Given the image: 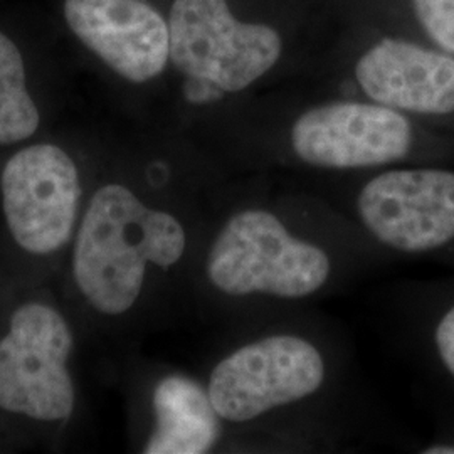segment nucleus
Masks as SVG:
<instances>
[{
  "mask_svg": "<svg viewBox=\"0 0 454 454\" xmlns=\"http://www.w3.org/2000/svg\"><path fill=\"white\" fill-rule=\"evenodd\" d=\"M326 380L324 350L303 335L279 332L246 341L221 358L207 392L223 421L249 424L309 401Z\"/></svg>",
  "mask_w": 454,
  "mask_h": 454,
  "instance_id": "4",
  "label": "nucleus"
},
{
  "mask_svg": "<svg viewBox=\"0 0 454 454\" xmlns=\"http://www.w3.org/2000/svg\"><path fill=\"white\" fill-rule=\"evenodd\" d=\"M354 80L367 99L407 116L454 114V56L424 41L380 37L358 56Z\"/></svg>",
  "mask_w": 454,
  "mask_h": 454,
  "instance_id": "9",
  "label": "nucleus"
},
{
  "mask_svg": "<svg viewBox=\"0 0 454 454\" xmlns=\"http://www.w3.org/2000/svg\"><path fill=\"white\" fill-rule=\"evenodd\" d=\"M73 335L65 318L41 303L16 309L0 340V409L39 421L71 416L74 386L67 372Z\"/></svg>",
  "mask_w": 454,
  "mask_h": 454,
  "instance_id": "6",
  "label": "nucleus"
},
{
  "mask_svg": "<svg viewBox=\"0 0 454 454\" xmlns=\"http://www.w3.org/2000/svg\"><path fill=\"white\" fill-rule=\"evenodd\" d=\"M426 454H454V446H446V444H436L431 446L429 450H424Z\"/></svg>",
  "mask_w": 454,
  "mask_h": 454,
  "instance_id": "15",
  "label": "nucleus"
},
{
  "mask_svg": "<svg viewBox=\"0 0 454 454\" xmlns=\"http://www.w3.org/2000/svg\"><path fill=\"white\" fill-rule=\"evenodd\" d=\"M424 43L454 56V0H407Z\"/></svg>",
  "mask_w": 454,
  "mask_h": 454,
  "instance_id": "13",
  "label": "nucleus"
},
{
  "mask_svg": "<svg viewBox=\"0 0 454 454\" xmlns=\"http://www.w3.org/2000/svg\"><path fill=\"white\" fill-rule=\"evenodd\" d=\"M333 271L335 262L326 247L261 206L231 214L206 260L209 283L234 300H307L325 290Z\"/></svg>",
  "mask_w": 454,
  "mask_h": 454,
  "instance_id": "2",
  "label": "nucleus"
},
{
  "mask_svg": "<svg viewBox=\"0 0 454 454\" xmlns=\"http://www.w3.org/2000/svg\"><path fill=\"white\" fill-rule=\"evenodd\" d=\"M170 61L194 103L238 95L279 65L285 39L275 26L244 20L227 0H174L168 16Z\"/></svg>",
  "mask_w": 454,
  "mask_h": 454,
  "instance_id": "3",
  "label": "nucleus"
},
{
  "mask_svg": "<svg viewBox=\"0 0 454 454\" xmlns=\"http://www.w3.org/2000/svg\"><path fill=\"white\" fill-rule=\"evenodd\" d=\"M39 127V112L26 88V69L16 44L0 33V145L29 138Z\"/></svg>",
  "mask_w": 454,
  "mask_h": 454,
  "instance_id": "12",
  "label": "nucleus"
},
{
  "mask_svg": "<svg viewBox=\"0 0 454 454\" xmlns=\"http://www.w3.org/2000/svg\"><path fill=\"white\" fill-rule=\"evenodd\" d=\"M187 249L179 219L145 204L125 185L98 191L82 217L73 254L74 281L91 307L125 313L145 286L148 268L170 270Z\"/></svg>",
  "mask_w": 454,
  "mask_h": 454,
  "instance_id": "1",
  "label": "nucleus"
},
{
  "mask_svg": "<svg viewBox=\"0 0 454 454\" xmlns=\"http://www.w3.org/2000/svg\"><path fill=\"white\" fill-rule=\"evenodd\" d=\"M416 145L411 116L371 99H332L298 114L288 148L303 165L350 172L403 162Z\"/></svg>",
  "mask_w": 454,
  "mask_h": 454,
  "instance_id": "5",
  "label": "nucleus"
},
{
  "mask_svg": "<svg viewBox=\"0 0 454 454\" xmlns=\"http://www.w3.org/2000/svg\"><path fill=\"white\" fill-rule=\"evenodd\" d=\"M354 212L377 243L407 254L434 251L454 241V172L382 170L358 187Z\"/></svg>",
  "mask_w": 454,
  "mask_h": 454,
  "instance_id": "7",
  "label": "nucleus"
},
{
  "mask_svg": "<svg viewBox=\"0 0 454 454\" xmlns=\"http://www.w3.org/2000/svg\"><path fill=\"white\" fill-rule=\"evenodd\" d=\"M71 31L131 82L160 76L170 61L168 20L145 0H66Z\"/></svg>",
  "mask_w": 454,
  "mask_h": 454,
  "instance_id": "10",
  "label": "nucleus"
},
{
  "mask_svg": "<svg viewBox=\"0 0 454 454\" xmlns=\"http://www.w3.org/2000/svg\"><path fill=\"white\" fill-rule=\"evenodd\" d=\"M5 223L31 254H51L71 238L82 194L78 168L63 148L49 144L17 152L2 172Z\"/></svg>",
  "mask_w": 454,
  "mask_h": 454,
  "instance_id": "8",
  "label": "nucleus"
},
{
  "mask_svg": "<svg viewBox=\"0 0 454 454\" xmlns=\"http://www.w3.org/2000/svg\"><path fill=\"white\" fill-rule=\"evenodd\" d=\"M434 343L444 367L454 377V307L448 309L439 320L434 332Z\"/></svg>",
  "mask_w": 454,
  "mask_h": 454,
  "instance_id": "14",
  "label": "nucleus"
},
{
  "mask_svg": "<svg viewBox=\"0 0 454 454\" xmlns=\"http://www.w3.org/2000/svg\"><path fill=\"white\" fill-rule=\"evenodd\" d=\"M155 427L146 454L209 453L223 434V419L207 387L184 375H168L153 390Z\"/></svg>",
  "mask_w": 454,
  "mask_h": 454,
  "instance_id": "11",
  "label": "nucleus"
}]
</instances>
